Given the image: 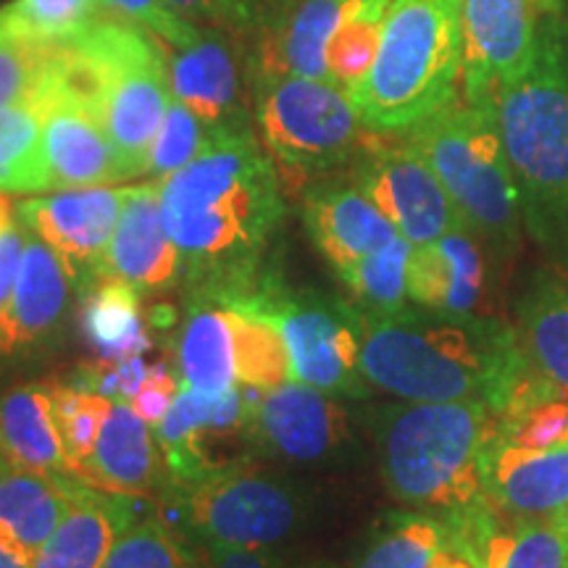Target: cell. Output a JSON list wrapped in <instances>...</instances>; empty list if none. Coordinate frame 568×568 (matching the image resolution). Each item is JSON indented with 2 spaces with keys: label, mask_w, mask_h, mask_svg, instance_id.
<instances>
[{
  "label": "cell",
  "mask_w": 568,
  "mask_h": 568,
  "mask_svg": "<svg viewBox=\"0 0 568 568\" xmlns=\"http://www.w3.org/2000/svg\"><path fill=\"white\" fill-rule=\"evenodd\" d=\"M159 190L190 295H240L272 272L268 253L287 203L255 132L216 138L187 166L159 180Z\"/></svg>",
  "instance_id": "cell-1"
},
{
  "label": "cell",
  "mask_w": 568,
  "mask_h": 568,
  "mask_svg": "<svg viewBox=\"0 0 568 568\" xmlns=\"http://www.w3.org/2000/svg\"><path fill=\"white\" fill-rule=\"evenodd\" d=\"M361 316V374L410 403H487L497 414L529 372L516 326L493 316H447L403 305Z\"/></svg>",
  "instance_id": "cell-2"
},
{
  "label": "cell",
  "mask_w": 568,
  "mask_h": 568,
  "mask_svg": "<svg viewBox=\"0 0 568 568\" xmlns=\"http://www.w3.org/2000/svg\"><path fill=\"white\" fill-rule=\"evenodd\" d=\"M521 222L535 243L568 264V40L539 30L529 67L495 92Z\"/></svg>",
  "instance_id": "cell-3"
},
{
  "label": "cell",
  "mask_w": 568,
  "mask_h": 568,
  "mask_svg": "<svg viewBox=\"0 0 568 568\" xmlns=\"http://www.w3.org/2000/svg\"><path fill=\"white\" fill-rule=\"evenodd\" d=\"M495 414L487 403H410L374 418L382 479L403 506L447 527L489 506L481 485V447Z\"/></svg>",
  "instance_id": "cell-4"
},
{
  "label": "cell",
  "mask_w": 568,
  "mask_h": 568,
  "mask_svg": "<svg viewBox=\"0 0 568 568\" xmlns=\"http://www.w3.org/2000/svg\"><path fill=\"white\" fill-rule=\"evenodd\" d=\"M166 42L116 13L55 51V80L95 113L134 176L172 105Z\"/></svg>",
  "instance_id": "cell-5"
},
{
  "label": "cell",
  "mask_w": 568,
  "mask_h": 568,
  "mask_svg": "<svg viewBox=\"0 0 568 568\" xmlns=\"http://www.w3.org/2000/svg\"><path fill=\"white\" fill-rule=\"evenodd\" d=\"M460 95V0H389L372 69L351 92L368 132L403 134Z\"/></svg>",
  "instance_id": "cell-6"
},
{
  "label": "cell",
  "mask_w": 568,
  "mask_h": 568,
  "mask_svg": "<svg viewBox=\"0 0 568 568\" xmlns=\"http://www.w3.org/2000/svg\"><path fill=\"white\" fill-rule=\"evenodd\" d=\"M403 140L429 163L468 230L497 251L516 247L521 205L495 98L450 103L403 132Z\"/></svg>",
  "instance_id": "cell-7"
},
{
  "label": "cell",
  "mask_w": 568,
  "mask_h": 568,
  "mask_svg": "<svg viewBox=\"0 0 568 568\" xmlns=\"http://www.w3.org/2000/svg\"><path fill=\"white\" fill-rule=\"evenodd\" d=\"M253 119L284 190L308 187L332 169L353 163L372 132L337 84L308 77L251 74Z\"/></svg>",
  "instance_id": "cell-8"
},
{
  "label": "cell",
  "mask_w": 568,
  "mask_h": 568,
  "mask_svg": "<svg viewBox=\"0 0 568 568\" xmlns=\"http://www.w3.org/2000/svg\"><path fill=\"white\" fill-rule=\"evenodd\" d=\"M219 301L243 305L280 326L293 382L343 397H366L361 374V316L343 297L290 287L272 268L251 290Z\"/></svg>",
  "instance_id": "cell-9"
},
{
  "label": "cell",
  "mask_w": 568,
  "mask_h": 568,
  "mask_svg": "<svg viewBox=\"0 0 568 568\" xmlns=\"http://www.w3.org/2000/svg\"><path fill=\"white\" fill-rule=\"evenodd\" d=\"M180 524L209 550H272L301 527L287 481L245 460L169 489Z\"/></svg>",
  "instance_id": "cell-10"
},
{
  "label": "cell",
  "mask_w": 568,
  "mask_h": 568,
  "mask_svg": "<svg viewBox=\"0 0 568 568\" xmlns=\"http://www.w3.org/2000/svg\"><path fill=\"white\" fill-rule=\"evenodd\" d=\"M387 138L389 134L372 132L353 161L351 180L372 197L376 209L414 247L466 226L429 163L403 134L397 142Z\"/></svg>",
  "instance_id": "cell-11"
},
{
  "label": "cell",
  "mask_w": 568,
  "mask_h": 568,
  "mask_svg": "<svg viewBox=\"0 0 568 568\" xmlns=\"http://www.w3.org/2000/svg\"><path fill=\"white\" fill-rule=\"evenodd\" d=\"M169 82L216 138L253 132L251 53L226 27H203L193 45L169 51Z\"/></svg>",
  "instance_id": "cell-12"
},
{
  "label": "cell",
  "mask_w": 568,
  "mask_h": 568,
  "mask_svg": "<svg viewBox=\"0 0 568 568\" xmlns=\"http://www.w3.org/2000/svg\"><path fill=\"white\" fill-rule=\"evenodd\" d=\"M247 443L266 456L318 464L351 445V416L335 395L287 382L274 389L247 387Z\"/></svg>",
  "instance_id": "cell-13"
},
{
  "label": "cell",
  "mask_w": 568,
  "mask_h": 568,
  "mask_svg": "<svg viewBox=\"0 0 568 568\" xmlns=\"http://www.w3.org/2000/svg\"><path fill=\"white\" fill-rule=\"evenodd\" d=\"M247 403V387L240 382L222 395H203L184 385L180 387L172 410L155 426V443L161 447V466L169 489L237 464V458L226 456L224 447L251 445L245 429Z\"/></svg>",
  "instance_id": "cell-14"
},
{
  "label": "cell",
  "mask_w": 568,
  "mask_h": 568,
  "mask_svg": "<svg viewBox=\"0 0 568 568\" xmlns=\"http://www.w3.org/2000/svg\"><path fill=\"white\" fill-rule=\"evenodd\" d=\"M124 187L59 190L13 205V213L34 237L59 255L71 287L84 290L103 280V255L122 213Z\"/></svg>",
  "instance_id": "cell-15"
},
{
  "label": "cell",
  "mask_w": 568,
  "mask_h": 568,
  "mask_svg": "<svg viewBox=\"0 0 568 568\" xmlns=\"http://www.w3.org/2000/svg\"><path fill=\"white\" fill-rule=\"evenodd\" d=\"M537 0H460L464 101L495 98L537 53Z\"/></svg>",
  "instance_id": "cell-16"
},
{
  "label": "cell",
  "mask_w": 568,
  "mask_h": 568,
  "mask_svg": "<svg viewBox=\"0 0 568 568\" xmlns=\"http://www.w3.org/2000/svg\"><path fill=\"white\" fill-rule=\"evenodd\" d=\"M45 105V159L51 190L109 187L134 180V172L109 132L98 122L88 105L77 101L55 80V63L51 80L42 88Z\"/></svg>",
  "instance_id": "cell-17"
},
{
  "label": "cell",
  "mask_w": 568,
  "mask_h": 568,
  "mask_svg": "<svg viewBox=\"0 0 568 568\" xmlns=\"http://www.w3.org/2000/svg\"><path fill=\"white\" fill-rule=\"evenodd\" d=\"M303 222L337 280L403 237L353 180L318 176L303 190Z\"/></svg>",
  "instance_id": "cell-18"
},
{
  "label": "cell",
  "mask_w": 568,
  "mask_h": 568,
  "mask_svg": "<svg viewBox=\"0 0 568 568\" xmlns=\"http://www.w3.org/2000/svg\"><path fill=\"white\" fill-rule=\"evenodd\" d=\"M481 485L506 516L548 518L568 508V443L524 447L489 429L481 447Z\"/></svg>",
  "instance_id": "cell-19"
},
{
  "label": "cell",
  "mask_w": 568,
  "mask_h": 568,
  "mask_svg": "<svg viewBox=\"0 0 568 568\" xmlns=\"http://www.w3.org/2000/svg\"><path fill=\"white\" fill-rule=\"evenodd\" d=\"M101 276L122 280L140 293H163L184 280L182 255L163 224L159 180L124 187Z\"/></svg>",
  "instance_id": "cell-20"
},
{
  "label": "cell",
  "mask_w": 568,
  "mask_h": 568,
  "mask_svg": "<svg viewBox=\"0 0 568 568\" xmlns=\"http://www.w3.org/2000/svg\"><path fill=\"white\" fill-rule=\"evenodd\" d=\"M487 293V261L468 226L416 245L408 261V301L447 316L477 314Z\"/></svg>",
  "instance_id": "cell-21"
},
{
  "label": "cell",
  "mask_w": 568,
  "mask_h": 568,
  "mask_svg": "<svg viewBox=\"0 0 568 568\" xmlns=\"http://www.w3.org/2000/svg\"><path fill=\"white\" fill-rule=\"evenodd\" d=\"M71 280L61 258L30 232L19 280L0 308V358L30 353L48 343L69 308Z\"/></svg>",
  "instance_id": "cell-22"
},
{
  "label": "cell",
  "mask_w": 568,
  "mask_h": 568,
  "mask_svg": "<svg viewBox=\"0 0 568 568\" xmlns=\"http://www.w3.org/2000/svg\"><path fill=\"white\" fill-rule=\"evenodd\" d=\"M358 0H295L272 30L247 42L251 74L308 77L332 82L326 51Z\"/></svg>",
  "instance_id": "cell-23"
},
{
  "label": "cell",
  "mask_w": 568,
  "mask_h": 568,
  "mask_svg": "<svg viewBox=\"0 0 568 568\" xmlns=\"http://www.w3.org/2000/svg\"><path fill=\"white\" fill-rule=\"evenodd\" d=\"M447 529L479 568H566L558 516H506L489 503L464 524Z\"/></svg>",
  "instance_id": "cell-24"
},
{
  "label": "cell",
  "mask_w": 568,
  "mask_h": 568,
  "mask_svg": "<svg viewBox=\"0 0 568 568\" xmlns=\"http://www.w3.org/2000/svg\"><path fill=\"white\" fill-rule=\"evenodd\" d=\"M163 477L153 426L134 410L132 400L116 397L105 418L95 450L77 479L103 493L140 497L153 493Z\"/></svg>",
  "instance_id": "cell-25"
},
{
  "label": "cell",
  "mask_w": 568,
  "mask_h": 568,
  "mask_svg": "<svg viewBox=\"0 0 568 568\" xmlns=\"http://www.w3.org/2000/svg\"><path fill=\"white\" fill-rule=\"evenodd\" d=\"M134 521L126 495L103 493L74 479L71 508L32 568H103L122 531Z\"/></svg>",
  "instance_id": "cell-26"
},
{
  "label": "cell",
  "mask_w": 568,
  "mask_h": 568,
  "mask_svg": "<svg viewBox=\"0 0 568 568\" xmlns=\"http://www.w3.org/2000/svg\"><path fill=\"white\" fill-rule=\"evenodd\" d=\"M77 477H51L13 464L0 468V542L32 564L71 508Z\"/></svg>",
  "instance_id": "cell-27"
},
{
  "label": "cell",
  "mask_w": 568,
  "mask_h": 568,
  "mask_svg": "<svg viewBox=\"0 0 568 568\" xmlns=\"http://www.w3.org/2000/svg\"><path fill=\"white\" fill-rule=\"evenodd\" d=\"M516 322L527 364L568 393V274L537 268L516 301Z\"/></svg>",
  "instance_id": "cell-28"
},
{
  "label": "cell",
  "mask_w": 568,
  "mask_h": 568,
  "mask_svg": "<svg viewBox=\"0 0 568 568\" xmlns=\"http://www.w3.org/2000/svg\"><path fill=\"white\" fill-rule=\"evenodd\" d=\"M0 453L6 464L51 477H77L48 385H21L0 395Z\"/></svg>",
  "instance_id": "cell-29"
},
{
  "label": "cell",
  "mask_w": 568,
  "mask_h": 568,
  "mask_svg": "<svg viewBox=\"0 0 568 568\" xmlns=\"http://www.w3.org/2000/svg\"><path fill=\"white\" fill-rule=\"evenodd\" d=\"M176 372L184 387L222 395L237 385L230 305L211 295H190L176 347Z\"/></svg>",
  "instance_id": "cell-30"
},
{
  "label": "cell",
  "mask_w": 568,
  "mask_h": 568,
  "mask_svg": "<svg viewBox=\"0 0 568 568\" xmlns=\"http://www.w3.org/2000/svg\"><path fill=\"white\" fill-rule=\"evenodd\" d=\"M353 568H479L445 521L422 510L385 516Z\"/></svg>",
  "instance_id": "cell-31"
},
{
  "label": "cell",
  "mask_w": 568,
  "mask_h": 568,
  "mask_svg": "<svg viewBox=\"0 0 568 568\" xmlns=\"http://www.w3.org/2000/svg\"><path fill=\"white\" fill-rule=\"evenodd\" d=\"M82 337L101 364H119L151 347L140 290L122 280H98L82 293Z\"/></svg>",
  "instance_id": "cell-32"
},
{
  "label": "cell",
  "mask_w": 568,
  "mask_h": 568,
  "mask_svg": "<svg viewBox=\"0 0 568 568\" xmlns=\"http://www.w3.org/2000/svg\"><path fill=\"white\" fill-rule=\"evenodd\" d=\"M51 193L42 92L0 109V195Z\"/></svg>",
  "instance_id": "cell-33"
},
{
  "label": "cell",
  "mask_w": 568,
  "mask_h": 568,
  "mask_svg": "<svg viewBox=\"0 0 568 568\" xmlns=\"http://www.w3.org/2000/svg\"><path fill=\"white\" fill-rule=\"evenodd\" d=\"M495 429L524 447L566 445L568 393L529 368L495 414Z\"/></svg>",
  "instance_id": "cell-34"
},
{
  "label": "cell",
  "mask_w": 568,
  "mask_h": 568,
  "mask_svg": "<svg viewBox=\"0 0 568 568\" xmlns=\"http://www.w3.org/2000/svg\"><path fill=\"white\" fill-rule=\"evenodd\" d=\"M226 305L232 314L234 376L240 385L274 389L293 382V366H290V353L280 326L243 305Z\"/></svg>",
  "instance_id": "cell-35"
},
{
  "label": "cell",
  "mask_w": 568,
  "mask_h": 568,
  "mask_svg": "<svg viewBox=\"0 0 568 568\" xmlns=\"http://www.w3.org/2000/svg\"><path fill=\"white\" fill-rule=\"evenodd\" d=\"M105 13L111 11L101 0H9L0 6V30L55 51L88 32Z\"/></svg>",
  "instance_id": "cell-36"
},
{
  "label": "cell",
  "mask_w": 568,
  "mask_h": 568,
  "mask_svg": "<svg viewBox=\"0 0 568 568\" xmlns=\"http://www.w3.org/2000/svg\"><path fill=\"white\" fill-rule=\"evenodd\" d=\"M389 0H358L326 51L332 84L345 90L347 95L358 88L366 71L372 69L376 48H379L382 24H385Z\"/></svg>",
  "instance_id": "cell-37"
},
{
  "label": "cell",
  "mask_w": 568,
  "mask_h": 568,
  "mask_svg": "<svg viewBox=\"0 0 568 568\" xmlns=\"http://www.w3.org/2000/svg\"><path fill=\"white\" fill-rule=\"evenodd\" d=\"M103 568H205V560L161 516H148L122 531Z\"/></svg>",
  "instance_id": "cell-38"
},
{
  "label": "cell",
  "mask_w": 568,
  "mask_h": 568,
  "mask_svg": "<svg viewBox=\"0 0 568 568\" xmlns=\"http://www.w3.org/2000/svg\"><path fill=\"white\" fill-rule=\"evenodd\" d=\"M48 389L53 397L55 422H59L63 445H67L74 471L80 474V468L88 464L92 450H95L98 435L109 418L113 397L77 385V382H55V385H48Z\"/></svg>",
  "instance_id": "cell-39"
},
{
  "label": "cell",
  "mask_w": 568,
  "mask_h": 568,
  "mask_svg": "<svg viewBox=\"0 0 568 568\" xmlns=\"http://www.w3.org/2000/svg\"><path fill=\"white\" fill-rule=\"evenodd\" d=\"M213 140H216V134L187 105L174 98L166 116H163L159 134H155L151 153H148L145 174L153 176V180H163V176L180 172L182 166L197 159Z\"/></svg>",
  "instance_id": "cell-40"
},
{
  "label": "cell",
  "mask_w": 568,
  "mask_h": 568,
  "mask_svg": "<svg viewBox=\"0 0 568 568\" xmlns=\"http://www.w3.org/2000/svg\"><path fill=\"white\" fill-rule=\"evenodd\" d=\"M55 51L0 30V109L40 95L51 80Z\"/></svg>",
  "instance_id": "cell-41"
},
{
  "label": "cell",
  "mask_w": 568,
  "mask_h": 568,
  "mask_svg": "<svg viewBox=\"0 0 568 568\" xmlns=\"http://www.w3.org/2000/svg\"><path fill=\"white\" fill-rule=\"evenodd\" d=\"M101 3L119 19L134 21V24L151 30L155 38L166 42L172 51L193 45L201 38V27L190 24L169 9L166 0H101Z\"/></svg>",
  "instance_id": "cell-42"
},
{
  "label": "cell",
  "mask_w": 568,
  "mask_h": 568,
  "mask_svg": "<svg viewBox=\"0 0 568 568\" xmlns=\"http://www.w3.org/2000/svg\"><path fill=\"white\" fill-rule=\"evenodd\" d=\"M226 30L251 42L261 32L272 30L295 0H216Z\"/></svg>",
  "instance_id": "cell-43"
},
{
  "label": "cell",
  "mask_w": 568,
  "mask_h": 568,
  "mask_svg": "<svg viewBox=\"0 0 568 568\" xmlns=\"http://www.w3.org/2000/svg\"><path fill=\"white\" fill-rule=\"evenodd\" d=\"M182 382L166 372L163 366H151L145 385H142L132 397V406L148 424L159 426L174 406V397L180 393Z\"/></svg>",
  "instance_id": "cell-44"
},
{
  "label": "cell",
  "mask_w": 568,
  "mask_h": 568,
  "mask_svg": "<svg viewBox=\"0 0 568 568\" xmlns=\"http://www.w3.org/2000/svg\"><path fill=\"white\" fill-rule=\"evenodd\" d=\"M27 243H30V230L17 216L0 226V308L9 303L13 284L19 280Z\"/></svg>",
  "instance_id": "cell-45"
},
{
  "label": "cell",
  "mask_w": 568,
  "mask_h": 568,
  "mask_svg": "<svg viewBox=\"0 0 568 568\" xmlns=\"http://www.w3.org/2000/svg\"><path fill=\"white\" fill-rule=\"evenodd\" d=\"M205 568H335L326 564H290L266 550H209Z\"/></svg>",
  "instance_id": "cell-46"
},
{
  "label": "cell",
  "mask_w": 568,
  "mask_h": 568,
  "mask_svg": "<svg viewBox=\"0 0 568 568\" xmlns=\"http://www.w3.org/2000/svg\"><path fill=\"white\" fill-rule=\"evenodd\" d=\"M166 6L190 24L203 21V27H224L216 0H166Z\"/></svg>",
  "instance_id": "cell-47"
},
{
  "label": "cell",
  "mask_w": 568,
  "mask_h": 568,
  "mask_svg": "<svg viewBox=\"0 0 568 568\" xmlns=\"http://www.w3.org/2000/svg\"><path fill=\"white\" fill-rule=\"evenodd\" d=\"M0 568H32L27 558H21L17 550H11L9 545L0 542Z\"/></svg>",
  "instance_id": "cell-48"
},
{
  "label": "cell",
  "mask_w": 568,
  "mask_h": 568,
  "mask_svg": "<svg viewBox=\"0 0 568 568\" xmlns=\"http://www.w3.org/2000/svg\"><path fill=\"white\" fill-rule=\"evenodd\" d=\"M539 13H550V17H558L568 9V0H537Z\"/></svg>",
  "instance_id": "cell-49"
},
{
  "label": "cell",
  "mask_w": 568,
  "mask_h": 568,
  "mask_svg": "<svg viewBox=\"0 0 568 568\" xmlns=\"http://www.w3.org/2000/svg\"><path fill=\"white\" fill-rule=\"evenodd\" d=\"M13 216H17V213H13V205L6 201V195H0V226L9 224Z\"/></svg>",
  "instance_id": "cell-50"
},
{
  "label": "cell",
  "mask_w": 568,
  "mask_h": 568,
  "mask_svg": "<svg viewBox=\"0 0 568 568\" xmlns=\"http://www.w3.org/2000/svg\"><path fill=\"white\" fill-rule=\"evenodd\" d=\"M558 524H560V535H564V542H566V568H568V508H564L558 514Z\"/></svg>",
  "instance_id": "cell-51"
},
{
  "label": "cell",
  "mask_w": 568,
  "mask_h": 568,
  "mask_svg": "<svg viewBox=\"0 0 568 568\" xmlns=\"http://www.w3.org/2000/svg\"><path fill=\"white\" fill-rule=\"evenodd\" d=\"M3 464H6V458H3V453H0V468H3Z\"/></svg>",
  "instance_id": "cell-52"
}]
</instances>
